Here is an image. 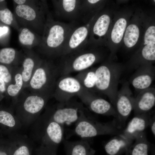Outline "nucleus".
Wrapping results in <instances>:
<instances>
[{
    "label": "nucleus",
    "mask_w": 155,
    "mask_h": 155,
    "mask_svg": "<svg viewBox=\"0 0 155 155\" xmlns=\"http://www.w3.org/2000/svg\"><path fill=\"white\" fill-rule=\"evenodd\" d=\"M31 125V139L44 148L51 155H57L58 147L64 138L63 125L51 119L44 113Z\"/></svg>",
    "instance_id": "f257e3e1"
},
{
    "label": "nucleus",
    "mask_w": 155,
    "mask_h": 155,
    "mask_svg": "<svg viewBox=\"0 0 155 155\" xmlns=\"http://www.w3.org/2000/svg\"><path fill=\"white\" fill-rule=\"evenodd\" d=\"M51 98L26 92L24 89L11 106L22 126L26 127L31 125L39 117Z\"/></svg>",
    "instance_id": "f03ea898"
},
{
    "label": "nucleus",
    "mask_w": 155,
    "mask_h": 155,
    "mask_svg": "<svg viewBox=\"0 0 155 155\" xmlns=\"http://www.w3.org/2000/svg\"><path fill=\"white\" fill-rule=\"evenodd\" d=\"M60 76L58 65L46 61H41L26 89L30 92L52 98L57 81Z\"/></svg>",
    "instance_id": "7ed1b4c3"
},
{
    "label": "nucleus",
    "mask_w": 155,
    "mask_h": 155,
    "mask_svg": "<svg viewBox=\"0 0 155 155\" xmlns=\"http://www.w3.org/2000/svg\"><path fill=\"white\" fill-rule=\"evenodd\" d=\"M123 70L119 67L106 64L102 65L95 69V92L107 96L113 105L116 98L119 79Z\"/></svg>",
    "instance_id": "20e7f679"
},
{
    "label": "nucleus",
    "mask_w": 155,
    "mask_h": 155,
    "mask_svg": "<svg viewBox=\"0 0 155 155\" xmlns=\"http://www.w3.org/2000/svg\"><path fill=\"white\" fill-rule=\"evenodd\" d=\"M84 110L79 111V118L73 129L77 135L82 138H88L100 135H116L122 132L123 129L118 127L114 120L106 123L95 121L87 117Z\"/></svg>",
    "instance_id": "39448f33"
},
{
    "label": "nucleus",
    "mask_w": 155,
    "mask_h": 155,
    "mask_svg": "<svg viewBox=\"0 0 155 155\" xmlns=\"http://www.w3.org/2000/svg\"><path fill=\"white\" fill-rule=\"evenodd\" d=\"M49 25L44 39L45 53L50 56H61L63 46L71 32L75 27L73 22H56Z\"/></svg>",
    "instance_id": "423d86ee"
},
{
    "label": "nucleus",
    "mask_w": 155,
    "mask_h": 155,
    "mask_svg": "<svg viewBox=\"0 0 155 155\" xmlns=\"http://www.w3.org/2000/svg\"><path fill=\"white\" fill-rule=\"evenodd\" d=\"M84 48L69 54L61 56L58 65L60 75L72 72H81L90 67L97 61V54Z\"/></svg>",
    "instance_id": "0eeeda50"
},
{
    "label": "nucleus",
    "mask_w": 155,
    "mask_h": 155,
    "mask_svg": "<svg viewBox=\"0 0 155 155\" xmlns=\"http://www.w3.org/2000/svg\"><path fill=\"white\" fill-rule=\"evenodd\" d=\"M44 113L50 119L63 125L76 122L79 111L84 108L82 103L71 102V100L52 106H46Z\"/></svg>",
    "instance_id": "6e6552de"
},
{
    "label": "nucleus",
    "mask_w": 155,
    "mask_h": 155,
    "mask_svg": "<svg viewBox=\"0 0 155 155\" xmlns=\"http://www.w3.org/2000/svg\"><path fill=\"white\" fill-rule=\"evenodd\" d=\"M129 85V82L123 83L118 91L113 105L117 114L115 121L118 127L122 129H124L127 119L133 110L134 97Z\"/></svg>",
    "instance_id": "1a4fd4ad"
},
{
    "label": "nucleus",
    "mask_w": 155,
    "mask_h": 155,
    "mask_svg": "<svg viewBox=\"0 0 155 155\" xmlns=\"http://www.w3.org/2000/svg\"><path fill=\"white\" fill-rule=\"evenodd\" d=\"M86 91L76 77L62 75L57 81L53 97L59 102H64L76 95L80 97Z\"/></svg>",
    "instance_id": "9d476101"
},
{
    "label": "nucleus",
    "mask_w": 155,
    "mask_h": 155,
    "mask_svg": "<svg viewBox=\"0 0 155 155\" xmlns=\"http://www.w3.org/2000/svg\"><path fill=\"white\" fill-rule=\"evenodd\" d=\"M90 22L84 25L75 26L73 28L63 46L61 56L79 50L87 45L90 34Z\"/></svg>",
    "instance_id": "9b49d317"
},
{
    "label": "nucleus",
    "mask_w": 155,
    "mask_h": 155,
    "mask_svg": "<svg viewBox=\"0 0 155 155\" xmlns=\"http://www.w3.org/2000/svg\"><path fill=\"white\" fill-rule=\"evenodd\" d=\"M22 127L11 106H0V136L7 137L19 133Z\"/></svg>",
    "instance_id": "f8f14e48"
},
{
    "label": "nucleus",
    "mask_w": 155,
    "mask_h": 155,
    "mask_svg": "<svg viewBox=\"0 0 155 155\" xmlns=\"http://www.w3.org/2000/svg\"><path fill=\"white\" fill-rule=\"evenodd\" d=\"M149 66L140 67L130 79L129 83L139 92L151 87L154 79V68Z\"/></svg>",
    "instance_id": "ddd939ff"
},
{
    "label": "nucleus",
    "mask_w": 155,
    "mask_h": 155,
    "mask_svg": "<svg viewBox=\"0 0 155 155\" xmlns=\"http://www.w3.org/2000/svg\"><path fill=\"white\" fill-rule=\"evenodd\" d=\"M152 115L150 111L135 115L120 134L126 138L135 140L149 126Z\"/></svg>",
    "instance_id": "4468645a"
},
{
    "label": "nucleus",
    "mask_w": 155,
    "mask_h": 155,
    "mask_svg": "<svg viewBox=\"0 0 155 155\" xmlns=\"http://www.w3.org/2000/svg\"><path fill=\"white\" fill-rule=\"evenodd\" d=\"M83 102L88 106L91 111L96 113L112 116L115 119L117 118V113L112 104L104 98L96 96L94 92H88Z\"/></svg>",
    "instance_id": "2eb2a0df"
},
{
    "label": "nucleus",
    "mask_w": 155,
    "mask_h": 155,
    "mask_svg": "<svg viewBox=\"0 0 155 155\" xmlns=\"http://www.w3.org/2000/svg\"><path fill=\"white\" fill-rule=\"evenodd\" d=\"M82 0L54 1L57 13L61 18L74 22L79 19Z\"/></svg>",
    "instance_id": "dca6fc26"
},
{
    "label": "nucleus",
    "mask_w": 155,
    "mask_h": 155,
    "mask_svg": "<svg viewBox=\"0 0 155 155\" xmlns=\"http://www.w3.org/2000/svg\"><path fill=\"white\" fill-rule=\"evenodd\" d=\"M155 104V89L151 87L139 92L133 101L135 115L150 112Z\"/></svg>",
    "instance_id": "f3484780"
},
{
    "label": "nucleus",
    "mask_w": 155,
    "mask_h": 155,
    "mask_svg": "<svg viewBox=\"0 0 155 155\" xmlns=\"http://www.w3.org/2000/svg\"><path fill=\"white\" fill-rule=\"evenodd\" d=\"M7 137L11 143V155H32L34 149V144L31 139L20 133Z\"/></svg>",
    "instance_id": "a211bd4d"
},
{
    "label": "nucleus",
    "mask_w": 155,
    "mask_h": 155,
    "mask_svg": "<svg viewBox=\"0 0 155 155\" xmlns=\"http://www.w3.org/2000/svg\"><path fill=\"white\" fill-rule=\"evenodd\" d=\"M66 155H94L92 148L87 138L75 141H68L63 138L62 141Z\"/></svg>",
    "instance_id": "6ab92c4d"
},
{
    "label": "nucleus",
    "mask_w": 155,
    "mask_h": 155,
    "mask_svg": "<svg viewBox=\"0 0 155 155\" xmlns=\"http://www.w3.org/2000/svg\"><path fill=\"white\" fill-rule=\"evenodd\" d=\"M144 44L141 54L143 59L149 61L155 60V27L151 26L146 30L144 36Z\"/></svg>",
    "instance_id": "aec40b11"
},
{
    "label": "nucleus",
    "mask_w": 155,
    "mask_h": 155,
    "mask_svg": "<svg viewBox=\"0 0 155 155\" xmlns=\"http://www.w3.org/2000/svg\"><path fill=\"white\" fill-rule=\"evenodd\" d=\"M133 141L126 138L120 134L116 135L106 143L104 149L108 155H117L121 151L127 149Z\"/></svg>",
    "instance_id": "412c9836"
},
{
    "label": "nucleus",
    "mask_w": 155,
    "mask_h": 155,
    "mask_svg": "<svg viewBox=\"0 0 155 155\" xmlns=\"http://www.w3.org/2000/svg\"><path fill=\"white\" fill-rule=\"evenodd\" d=\"M24 89L21 67L16 66L14 70L13 81L7 86L5 96L11 98L12 103Z\"/></svg>",
    "instance_id": "4be33fe9"
},
{
    "label": "nucleus",
    "mask_w": 155,
    "mask_h": 155,
    "mask_svg": "<svg viewBox=\"0 0 155 155\" xmlns=\"http://www.w3.org/2000/svg\"><path fill=\"white\" fill-rule=\"evenodd\" d=\"M36 61L34 58L28 56L25 58L23 61L21 68L24 89L28 87L30 78L41 61L37 62Z\"/></svg>",
    "instance_id": "5701e85b"
},
{
    "label": "nucleus",
    "mask_w": 155,
    "mask_h": 155,
    "mask_svg": "<svg viewBox=\"0 0 155 155\" xmlns=\"http://www.w3.org/2000/svg\"><path fill=\"white\" fill-rule=\"evenodd\" d=\"M80 73L75 77L79 81L84 89L93 92H95V69H88Z\"/></svg>",
    "instance_id": "b1692460"
},
{
    "label": "nucleus",
    "mask_w": 155,
    "mask_h": 155,
    "mask_svg": "<svg viewBox=\"0 0 155 155\" xmlns=\"http://www.w3.org/2000/svg\"><path fill=\"white\" fill-rule=\"evenodd\" d=\"M135 140L133 144L130 146V155H148L149 143L145 132L139 134Z\"/></svg>",
    "instance_id": "393cba45"
},
{
    "label": "nucleus",
    "mask_w": 155,
    "mask_h": 155,
    "mask_svg": "<svg viewBox=\"0 0 155 155\" xmlns=\"http://www.w3.org/2000/svg\"><path fill=\"white\" fill-rule=\"evenodd\" d=\"M110 21V17L107 14H103L98 17L91 29L92 36L100 37L104 36L108 30Z\"/></svg>",
    "instance_id": "a878e982"
},
{
    "label": "nucleus",
    "mask_w": 155,
    "mask_h": 155,
    "mask_svg": "<svg viewBox=\"0 0 155 155\" xmlns=\"http://www.w3.org/2000/svg\"><path fill=\"white\" fill-rule=\"evenodd\" d=\"M140 35L138 27L134 24L129 25L127 28L124 38V42L128 47L131 48L137 42Z\"/></svg>",
    "instance_id": "bb28decb"
},
{
    "label": "nucleus",
    "mask_w": 155,
    "mask_h": 155,
    "mask_svg": "<svg viewBox=\"0 0 155 155\" xmlns=\"http://www.w3.org/2000/svg\"><path fill=\"white\" fill-rule=\"evenodd\" d=\"M127 21L125 19L121 18L115 24L111 34V38L115 43H119L123 36L127 26Z\"/></svg>",
    "instance_id": "cd10ccee"
},
{
    "label": "nucleus",
    "mask_w": 155,
    "mask_h": 155,
    "mask_svg": "<svg viewBox=\"0 0 155 155\" xmlns=\"http://www.w3.org/2000/svg\"><path fill=\"white\" fill-rule=\"evenodd\" d=\"M17 55L15 50L11 48H5L0 50V63L14 67L13 65Z\"/></svg>",
    "instance_id": "c85d7f7f"
},
{
    "label": "nucleus",
    "mask_w": 155,
    "mask_h": 155,
    "mask_svg": "<svg viewBox=\"0 0 155 155\" xmlns=\"http://www.w3.org/2000/svg\"><path fill=\"white\" fill-rule=\"evenodd\" d=\"M15 11L18 16L28 21L33 20L36 16L34 10L27 5H18L16 7Z\"/></svg>",
    "instance_id": "c756f323"
},
{
    "label": "nucleus",
    "mask_w": 155,
    "mask_h": 155,
    "mask_svg": "<svg viewBox=\"0 0 155 155\" xmlns=\"http://www.w3.org/2000/svg\"><path fill=\"white\" fill-rule=\"evenodd\" d=\"M14 67L0 63V78L3 80L7 86L13 81Z\"/></svg>",
    "instance_id": "7c9ffc66"
},
{
    "label": "nucleus",
    "mask_w": 155,
    "mask_h": 155,
    "mask_svg": "<svg viewBox=\"0 0 155 155\" xmlns=\"http://www.w3.org/2000/svg\"><path fill=\"white\" fill-rule=\"evenodd\" d=\"M34 34L27 28H24L19 36L20 42L22 44L26 45H32L34 39Z\"/></svg>",
    "instance_id": "2f4dec72"
},
{
    "label": "nucleus",
    "mask_w": 155,
    "mask_h": 155,
    "mask_svg": "<svg viewBox=\"0 0 155 155\" xmlns=\"http://www.w3.org/2000/svg\"><path fill=\"white\" fill-rule=\"evenodd\" d=\"M11 144L9 139L2 137L0 140V155H11Z\"/></svg>",
    "instance_id": "473e14b6"
},
{
    "label": "nucleus",
    "mask_w": 155,
    "mask_h": 155,
    "mask_svg": "<svg viewBox=\"0 0 155 155\" xmlns=\"http://www.w3.org/2000/svg\"><path fill=\"white\" fill-rule=\"evenodd\" d=\"M13 16L11 11L8 8L0 10V20L3 23L10 25L13 20Z\"/></svg>",
    "instance_id": "72a5a7b5"
},
{
    "label": "nucleus",
    "mask_w": 155,
    "mask_h": 155,
    "mask_svg": "<svg viewBox=\"0 0 155 155\" xmlns=\"http://www.w3.org/2000/svg\"><path fill=\"white\" fill-rule=\"evenodd\" d=\"M6 87L5 82L0 78V102L5 96Z\"/></svg>",
    "instance_id": "f704fd0d"
},
{
    "label": "nucleus",
    "mask_w": 155,
    "mask_h": 155,
    "mask_svg": "<svg viewBox=\"0 0 155 155\" xmlns=\"http://www.w3.org/2000/svg\"><path fill=\"white\" fill-rule=\"evenodd\" d=\"M35 155H51L42 146H39L35 149Z\"/></svg>",
    "instance_id": "c9c22d12"
},
{
    "label": "nucleus",
    "mask_w": 155,
    "mask_h": 155,
    "mask_svg": "<svg viewBox=\"0 0 155 155\" xmlns=\"http://www.w3.org/2000/svg\"><path fill=\"white\" fill-rule=\"evenodd\" d=\"M149 126L154 135H155V116L154 114H153L151 118Z\"/></svg>",
    "instance_id": "e433bc0d"
},
{
    "label": "nucleus",
    "mask_w": 155,
    "mask_h": 155,
    "mask_svg": "<svg viewBox=\"0 0 155 155\" xmlns=\"http://www.w3.org/2000/svg\"><path fill=\"white\" fill-rule=\"evenodd\" d=\"M8 28L6 26L0 27V37L7 33L8 31Z\"/></svg>",
    "instance_id": "4c0bfd02"
},
{
    "label": "nucleus",
    "mask_w": 155,
    "mask_h": 155,
    "mask_svg": "<svg viewBox=\"0 0 155 155\" xmlns=\"http://www.w3.org/2000/svg\"><path fill=\"white\" fill-rule=\"evenodd\" d=\"M13 1L18 5H23L26 2V0H15Z\"/></svg>",
    "instance_id": "58836bf2"
},
{
    "label": "nucleus",
    "mask_w": 155,
    "mask_h": 155,
    "mask_svg": "<svg viewBox=\"0 0 155 155\" xmlns=\"http://www.w3.org/2000/svg\"><path fill=\"white\" fill-rule=\"evenodd\" d=\"M4 1V0H0V2H2Z\"/></svg>",
    "instance_id": "ea45409f"
},
{
    "label": "nucleus",
    "mask_w": 155,
    "mask_h": 155,
    "mask_svg": "<svg viewBox=\"0 0 155 155\" xmlns=\"http://www.w3.org/2000/svg\"><path fill=\"white\" fill-rule=\"evenodd\" d=\"M3 137L0 136V140Z\"/></svg>",
    "instance_id": "a19ab883"
},
{
    "label": "nucleus",
    "mask_w": 155,
    "mask_h": 155,
    "mask_svg": "<svg viewBox=\"0 0 155 155\" xmlns=\"http://www.w3.org/2000/svg\"><path fill=\"white\" fill-rule=\"evenodd\" d=\"M85 93H86V92H85ZM84 95H85V94H84ZM82 98H83V97H82ZM82 99H81V100Z\"/></svg>",
    "instance_id": "79ce46f5"
}]
</instances>
